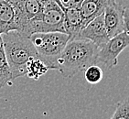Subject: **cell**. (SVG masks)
I'll use <instances>...</instances> for the list:
<instances>
[{
	"label": "cell",
	"instance_id": "cell-1",
	"mask_svg": "<svg viewBox=\"0 0 129 119\" xmlns=\"http://www.w3.org/2000/svg\"><path fill=\"white\" fill-rule=\"evenodd\" d=\"M99 47L89 40L70 39L57 62V69L65 78L73 77L90 65L98 62Z\"/></svg>",
	"mask_w": 129,
	"mask_h": 119
},
{
	"label": "cell",
	"instance_id": "cell-2",
	"mask_svg": "<svg viewBox=\"0 0 129 119\" xmlns=\"http://www.w3.org/2000/svg\"><path fill=\"white\" fill-rule=\"evenodd\" d=\"M13 81L26 76L27 64L38 52L29 37L14 29L1 34Z\"/></svg>",
	"mask_w": 129,
	"mask_h": 119
},
{
	"label": "cell",
	"instance_id": "cell-3",
	"mask_svg": "<svg viewBox=\"0 0 129 119\" xmlns=\"http://www.w3.org/2000/svg\"><path fill=\"white\" fill-rule=\"evenodd\" d=\"M38 55L49 66L50 70L57 69V62L65 46L70 40V36L65 32H38L30 36Z\"/></svg>",
	"mask_w": 129,
	"mask_h": 119
},
{
	"label": "cell",
	"instance_id": "cell-4",
	"mask_svg": "<svg viewBox=\"0 0 129 119\" xmlns=\"http://www.w3.org/2000/svg\"><path fill=\"white\" fill-rule=\"evenodd\" d=\"M64 31V12L56 0L43 4V10L40 15L28 23L25 35L30 37L38 32Z\"/></svg>",
	"mask_w": 129,
	"mask_h": 119
},
{
	"label": "cell",
	"instance_id": "cell-5",
	"mask_svg": "<svg viewBox=\"0 0 129 119\" xmlns=\"http://www.w3.org/2000/svg\"><path fill=\"white\" fill-rule=\"evenodd\" d=\"M129 46V34L126 32L119 33L110 38L104 46L99 49L97 61L102 62L108 69H112L118 63V56Z\"/></svg>",
	"mask_w": 129,
	"mask_h": 119
},
{
	"label": "cell",
	"instance_id": "cell-6",
	"mask_svg": "<svg viewBox=\"0 0 129 119\" xmlns=\"http://www.w3.org/2000/svg\"><path fill=\"white\" fill-rule=\"evenodd\" d=\"M75 39H84L89 40L97 45L99 49L104 46L109 40L110 37L107 32L106 27L104 24V13L98 16L94 19L90 21L81 31L77 38Z\"/></svg>",
	"mask_w": 129,
	"mask_h": 119
},
{
	"label": "cell",
	"instance_id": "cell-7",
	"mask_svg": "<svg viewBox=\"0 0 129 119\" xmlns=\"http://www.w3.org/2000/svg\"><path fill=\"white\" fill-rule=\"evenodd\" d=\"M124 9L115 0H112L104 10V24L110 38L124 31Z\"/></svg>",
	"mask_w": 129,
	"mask_h": 119
},
{
	"label": "cell",
	"instance_id": "cell-8",
	"mask_svg": "<svg viewBox=\"0 0 129 119\" xmlns=\"http://www.w3.org/2000/svg\"><path fill=\"white\" fill-rule=\"evenodd\" d=\"M57 1V0H56ZM58 2V1H57ZM59 3V2H58ZM60 4V3H59ZM64 12V31L70 39H75L83 28L82 17L79 8H64L60 4Z\"/></svg>",
	"mask_w": 129,
	"mask_h": 119
},
{
	"label": "cell",
	"instance_id": "cell-9",
	"mask_svg": "<svg viewBox=\"0 0 129 119\" xmlns=\"http://www.w3.org/2000/svg\"><path fill=\"white\" fill-rule=\"evenodd\" d=\"M112 0H83L80 7L83 27L92 19L102 15Z\"/></svg>",
	"mask_w": 129,
	"mask_h": 119
},
{
	"label": "cell",
	"instance_id": "cell-10",
	"mask_svg": "<svg viewBox=\"0 0 129 119\" xmlns=\"http://www.w3.org/2000/svg\"><path fill=\"white\" fill-rule=\"evenodd\" d=\"M16 29L15 9L10 0H0V35Z\"/></svg>",
	"mask_w": 129,
	"mask_h": 119
},
{
	"label": "cell",
	"instance_id": "cell-11",
	"mask_svg": "<svg viewBox=\"0 0 129 119\" xmlns=\"http://www.w3.org/2000/svg\"><path fill=\"white\" fill-rule=\"evenodd\" d=\"M13 82L12 73L4 49L2 36L0 35V89L8 84L10 85Z\"/></svg>",
	"mask_w": 129,
	"mask_h": 119
},
{
	"label": "cell",
	"instance_id": "cell-12",
	"mask_svg": "<svg viewBox=\"0 0 129 119\" xmlns=\"http://www.w3.org/2000/svg\"><path fill=\"white\" fill-rule=\"evenodd\" d=\"M49 70H50L49 66L38 56V57L32 58L27 62L26 76L27 78L37 81L41 76L46 74Z\"/></svg>",
	"mask_w": 129,
	"mask_h": 119
},
{
	"label": "cell",
	"instance_id": "cell-13",
	"mask_svg": "<svg viewBox=\"0 0 129 119\" xmlns=\"http://www.w3.org/2000/svg\"><path fill=\"white\" fill-rule=\"evenodd\" d=\"M83 72H84L85 80L91 84H96L100 82L104 76L103 70L99 66H97L96 63L90 65L89 67H87L83 71Z\"/></svg>",
	"mask_w": 129,
	"mask_h": 119
},
{
	"label": "cell",
	"instance_id": "cell-14",
	"mask_svg": "<svg viewBox=\"0 0 129 119\" xmlns=\"http://www.w3.org/2000/svg\"><path fill=\"white\" fill-rule=\"evenodd\" d=\"M112 119H129V99L121 101L116 104V108Z\"/></svg>",
	"mask_w": 129,
	"mask_h": 119
},
{
	"label": "cell",
	"instance_id": "cell-15",
	"mask_svg": "<svg viewBox=\"0 0 129 119\" xmlns=\"http://www.w3.org/2000/svg\"><path fill=\"white\" fill-rule=\"evenodd\" d=\"M124 31L129 34V8L124 9Z\"/></svg>",
	"mask_w": 129,
	"mask_h": 119
},
{
	"label": "cell",
	"instance_id": "cell-16",
	"mask_svg": "<svg viewBox=\"0 0 129 119\" xmlns=\"http://www.w3.org/2000/svg\"><path fill=\"white\" fill-rule=\"evenodd\" d=\"M40 1L44 4V3H47V2H49V1H51V0H40Z\"/></svg>",
	"mask_w": 129,
	"mask_h": 119
}]
</instances>
